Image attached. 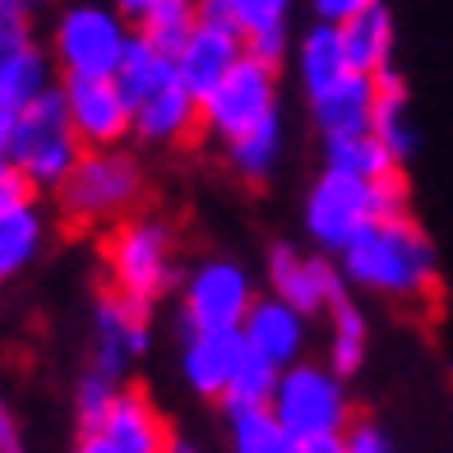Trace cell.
<instances>
[{
  "mask_svg": "<svg viewBox=\"0 0 453 453\" xmlns=\"http://www.w3.org/2000/svg\"><path fill=\"white\" fill-rule=\"evenodd\" d=\"M338 259H342L338 264L342 278L370 296H388L407 305L440 301V255L430 245L426 226L411 213L370 222Z\"/></svg>",
  "mask_w": 453,
  "mask_h": 453,
  "instance_id": "obj_1",
  "label": "cell"
},
{
  "mask_svg": "<svg viewBox=\"0 0 453 453\" xmlns=\"http://www.w3.org/2000/svg\"><path fill=\"white\" fill-rule=\"evenodd\" d=\"M403 213H411L403 167L380 180H357L324 167L319 180L311 185V195H305V232L324 255H342L370 222L403 218Z\"/></svg>",
  "mask_w": 453,
  "mask_h": 453,
  "instance_id": "obj_2",
  "label": "cell"
},
{
  "mask_svg": "<svg viewBox=\"0 0 453 453\" xmlns=\"http://www.w3.org/2000/svg\"><path fill=\"white\" fill-rule=\"evenodd\" d=\"M102 264H107L111 292L130 296L139 305H157L180 282L176 259V232L162 218H120L107 226L102 241Z\"/></svg>",
  "mask_w": 453,
  "mask_h": 453,
  "instance_id": "obj_3",
  "label": "cell"
},
{
  "mask_svg": "<svg viewBox=\"0 0 453 453\" xmlns=\"http://www.w3.org/2000/svg\"><path fill=\"white\" fill-rule=\"evenodd\" d=\"M143 199V172L126 149H84L74 172L56 185L60 218L70 226H111Z\"/></svg>",
  "mask_w": 453,
  "mask_h": 453,
  "instance_id": "obj_4",
  "label": "cell"
},
{
  "mask_svg": "<svg viewBox=\"0 0 453 453\" xmlns=\"http://www.w3.org/2000/svg\"><path fill=\"white\" fill-rule=\"evenodd\" d=\"M273 417L292 430L296 444H315V440H342V430L352 426V394L347 380L334 365L319 361H296L278 375L273 388Z\"/></svg>",
  "mask_w": 453,
  "mask_h": 453,
  "instance_id": "obj_5",
  "label": "cell"
},
{
  "mask_svg": "<svg viewBox=\"0 0 453 453\" xmlns=\"http://www.w3.org/2000/svg\"><path fill=\"white\" fill-rule=\"evenodd\" d=\"M5 157L28 176L33 190H56V185L74 172V162L84 157V139L70 126L60 88H47L33 107L19 111V126H14Z\"/></svg>",
  "mask_w": 453,
  "mask_h": 453,
  "instance_id": "obj_6",
  "label": "cell"
},
{
  "mask_svg": "<svg viewBox=\"0 0 453 453\" xmlns=\"http://www.w3.org/2000/svg\"><path fill=\"white\" fill-rule=\"evenodd\" d=\"M130 37H134V24L116 5L84 0V5L60 10L51 28V60L65 79H102V74H116Z\"/></svg>",
  "mask_w": 453,
  "mask_h": 453,
  "instance_id": "obj_7",
  "label": "cell"
},
{
  "mask_svg": "<svg viewBox=\"0 0 453 453\" xmlns=\"http://www.w3.org/2000/svg\"><path fill=\"white\" fill-rule=\"evenodd\" d=\"M282 111L278 102V70L264 65L255 56H241V65L222 79V84L199 102V126L203 139L213 143H232L250 126H259L264 116Z\"/></svg>",
  "mask_w": 453,
  "mask_h": 453,
  "instance_id": "obj_8",
  "label": "cell"
},
{
  "mask_svg": "<svg viewBox=\"0 0 453 453\" xmlns=\"http://www.w3.org/2000/svg\"><path fill=\"white\" fill-rule=\"evenodd\" d=\"M255 305L250 273L232 259H209L185 273L180 287V334H222L241 328Z\"/></svg>",
  "mask_w": 453,
  "mask_h": 453,
  "instance_id": "obj_9",
  "label": "cell"
},
{
  "mask_svg": "<svg viewBox=\"0 0 453 453\" xmlns=\"http://www.w3.org/2000/svg\"><path fill=\"white\" fill-rule=\"evenodd\" d=\"M70 126L84 139V149H120L134 134V107L126 102L111 74L102 79H65L60 84Z\"/></svg>",
  "mask_w": 453,
  "mask_h": 453,
  "instance_id": "obj_10",
  "label": "cell"
},
{
  "mask_svg": "<svg viewBox=\"0 0 453 453\" xmlns=\"http://www.w3.org/2000/svg\"><path fill=\"white\" fill-rule=\"evenodd\" d=\"M269 282L273 296H282L287 305H296L305 319L328 315V305L347 296V278L324 250L305 255L296 245H273L269 250Z\"/></svg>",
  "mask_w": 453,
  "mask_h": 453,
  "instance_id": "obj_11",
  "label": "cell"
},
{
  "mask_svg": "<svg viewBox=\"0 0 453 453\" xmlns=\"http://www.w3.org/2000/svg\"><path fill=\"white\" fill-rule=\"evenodd\" d=\"M149 315H153V305H139V301L107 287L97 296V311H93V365L116 375V380H126V370L149 347Z\"/></svg>",
  "mask_w": 453,
  "mask_h": 453,
  "instance_id": "obj_12",
  "label": "cell"
},
{
  "mask_svg": "<svg viewBox=\"0 0 453 453\" xmlns=\"http://www.w3.org/2000/svg\"><path fill=\"white\" fill-rule=\"evenodd\" d=\"M241 56H245V37L241 33L218 28V24H203V19H199L172 60H176V79L203 102L226 74L241 65Z\"/></svg>",
  "mask_w": 453,
  "mask_h": 453,
  "instance_id": "obj_13",
  "label": "cell"
},
{
  "mask_svg": "<svg viewBox=\"0 0 453 453\" xmlns=\"http://www.w3.org/2000/svg\"><path fill=\"white\" fill-rule=\"evenodd\" d=\"M305 328H311V319L296 305H287L282 296H255L250 315L241 324V338L250 352L269 357L278 370H287L305 357Z\"/></svg>",
  "mask_w": 453,
  "mask_h": 453,
  "instance_id": "obj_14",
  "label": "cell"
},
{
  "mask_svg": "<svg viewBox=\"0 0 453 453\" xmlns=\"http://www.w3.org/2000/svg\"><path fill=\"white\" fill-rule=\"evenodd\" d=\"M134 139L143 143H190V139H203V126H199V97L180 84V79H167L162 88H153L143 102H134Z\"/></svg>",
  "mask_w": 453,
  "mask_h": 453,
  "instance_id": "obj_15",
  "label": "cell"
},
{
  "mask_svg": "<svg viewBox=\"0 0 453 453\" xmlns=\"http://www.w3.org/2000/svg\"><path fill=\"white\" fill-rule=\"evenodd\" d=\"M93 430H102L120 453H167V444H172V430H167V421H162V411L134 384L120 388L111 411Z\"/></svg>",
  "mask_w": 453,
  "mask_h": 453,
  "instance_id": "obj_16",
  "label": "cell"
},
{
  "mask_svg": "<svg viewBox=\"0 0 453 453\" xmlns=\"http://www.w3.org/2000/svg\"><path fill=\"white\" fill-rule=\"evenodd\" d=\"M305 102H311V120H315L319 139H324V134H357V130H370V116H375V74L347 70L338 84L311 93Z\"/></svg>",
  "mask_w": 453,
  "mask_h": 453,
  "instance_id": "obj_17",
  "label": "cell"
},
{
  "mask_svg": "<svg viewBox=\"0 0 453 453\" xmlns=\"http://www.w3.org/2000/svg\"><path fill=\"white\" fill-rule=\"evenodd\" d=\"M245 352V338L241 328H222V334H185L180 347V370H185V384L195 388L199 398H222L226 380Z\"/></svg>",
  "mask_w": 453,
  "mask_h": 453,
  "instance_id": "obj_18",
  "label": "cell"
},
{
  "mask_svg": "<svg viewBox=\"0 0 453 453\" xmlns=\"http://www.w3.org/2000/svg\"><path fill=\"white\" fill-rule=\"evenodd\" d=\"M342 33V51H347V65L357 74H384L394 70V51H398V28H394V10L375 0L370 10H361L357 19L338 24Z\"/></svg>",
  "mask_w": 453,
  "mask_h": 453,
  "instance_id": "obj_19",
  "label": "cell"
},
{
  "mask_svg": "<svg viewBox=\"0 0 453 453\" xmlns=\"http://www.w3.org/2000/svg\"><path fill=\"white\" fill-rule=\"evenodd\" d=\"M370 130L384 139V149L398 157V167H407V157L417 153V126H411V93H407V79L398 70H384L375 74V116H370Z\"/></svg>",
  "mask_w": 453,
  "mask_h": 453,
  "instance_id": "obj_20",
  "label": "cell"
},
{
  "mask_svg": "<svg viewBox=\"0 0 453 453\" xmlns=\"http://www.w3.org/2000/svg\"><path fill=\"white\" fill-rule=\"evenodd\" d=\"M42 236H47V222H42L37 199L5 203V209H0V287H5L10 278H19L37 259Z\"/></svg>",
  "mask_w": 453,
  "mask_h": 453,
  "instance_id": "obj_21",
  "label": "cell"
},
{
  "mask_svg": "<svg viewBox=\"0 0 453 453\" xmlns=\"http://www.w3.org/2000/svg\"><path fill=\"white\" fill-rule=\"evenodd\" d=\"M292 56H296V79H301L305 97L328 88V84H338V79L352 70L347 65V51H342L338 24H319V19L301 33V42L292 47Z\"/></svg>",
  "mask_w": 453,
  "mask_h": 453,
  "instance_id": "obj_22",
  "label": "cell"
},
{
  "mask_svg": "<svg viewBox=\"0 0 453 453\" xmlns=\"http://www.w3.org/2000/svg\"><path fill=\"white\" fill-rule=\"evenodd\" d=\"M47 88H56V84H51V56L42 47L24 42V47L0 56V107L5 111L19 116L24 107H33Z\"/></svg>",
  "mask_w": 453,
  "mask_h": 453,
  "instance_id": "obj_23",
  "label": "cell"
},
{
  "mask_svg": "<svg viewBox=\"0 0 453 453\" xmlns=\"http://www.w3.org/2000/svg\"><path fill=\"white\" fill-rule=\"evenodd\" d=\"M222 157H226V167H232L241 180L264 185V180L273 176L278 157H282V111L264 116L259 126H250L245 134H236L232 143H222Z\"/></svg>",
  "mask_w": 453,
  "mask_h": 453,
  "instance_id": "obj_24",
  "label": "cell"
},
{
  "mask_svg": "<svg viewBox=\"0 0 453 453\" xmlns=\"http://www.w3.org/2000/svg\"><path fill=\"white\" fill-rule=\"evenodd\" d=\"M324 167L357 180H380L398 172V157L384 149L375 130H357V134H324Z\"/></svg>",
  "mask_w": 453,
  "mask_h": 453,
  "instance_id": "obj_25",
  "label": "cell"
},
{
  "mask_svg": "<svg viewBox=\"0 0 453 453\" xmlns=\"http://www.w3.org/2000/svg\"><path fill=\"white\" fill-rule=\"evenodd\" d=\"M195 14L203 24L255 37V33H269V28H287L292 0H195Z\"/></svg>",
  "mask_w": 453,
  "mask_h": 453,
  "instance_id": "obj_26",
  "label": "cell"
},
{
  "mask_svg": "<svg viewBox=\"0 0 453 453\" xmlns=\"http://www.w3.org/2000/svg\"><path fill=\"white\" fill-rule=\"evenodd\" d=\"M116 84H120V93H126V102L134 107V102H143L153 88H162L167 79H176V60L162 51V47H153L149 37H143L139 28H134V37H130V47H126V56H120V65H116Z\"/></svg>",
  "mask_w": 453,
  "mask_h": 453,
  "instance_id": "obj_27",
  "label": "cell"
},
{
  "mask_svg": "<svg viewBox=\"0 0 453 453\" xmlns=\"http://www.w3.org/2000/svg\"><path fill=\"white\" fill-rule=\"evenodd\" d=\"M365 352H370V324L361 315V305H352L347 296L334 301L328 305V365L342 380H352L365 361Z\"/></svg>",
  "mask_w": 453,
  "mask_h": 453,
  "instance_id": "obj_28",
  "label": "cell"
},
{
  "mask_svg": "<svg viewBox=\"0 0 453 453\" xmlns=\"http://www.w3.org/2000/svg\"><path fill=\"white\" fill-rule=\"evenodd\" d=\"M278 375L282 370L269 361V357H259V352H250L245 347L241 352V361H236V370H232V380H226V388H222V411L232 417V411H250V407H269L273 403V388H278Z\"/></svg>",
  "mask_w": 453,
  "mask_h": 453,
  "instance_id": "obj_29",
  "label": "cell"
},
{
  "mask_svg": "<svg viewBox=\"0 0 453 453\" xmlns=\"http://www.w3.org/2000/svg\"><path fill=\"white\" fill-rule=\"evenodd\" d=\"M232 453H301L273 407H250V411H232Z\"/></svg>",
  "mask_w": 453,
  "mask_h": 453,
  "instance_id": "obj_30",
  "label": "cell"
},
{
  "mask_svg": "<svg viewBox=\"0 0 453 453\" xmlns=\"http://www.w3.org/2000/svg\"><path fill=\"white\" fill-rule=\"evenodd\" d=\"M199 24V14H195V0H162L157 10H149L139 19V33L149 37L153 47H162L167 56H176L180 51V42L190 37V28Z\"/></svg>",
  "mask_w": 453,
  "mask_h": 453,
  "instance_id": "obj_31",
  "label": "cell"
},
{
  "mask_svg": "<svg viewBox=\"0 0 453 453\" xmlns=\"http://www.w3.org/2000/svg\"><path fill=\"white\" fill-rule=\"evenodd\" d=\"M120 388H126V384H120L116 375H107V370L88 365V375L79 380V394H74V407H79V430H93L102 417H107Z\"/></svg>",
  "mask_w": 453,
  "mask_h": 453,
  "instance_id": "obj_32",
  "label": "cell"
},
{
  "mask_svg": "<svg viewBox=\"0 0 453 453\" xmlns=\"http://www.w3.org/2000/svg\"><path fill=\"white\" fill-rule=\"evenodd\" d=\"M28 24H33V10L24 5V0H0V56L33 42Z\"/></svg>",
  "mask_w": 453,
  "mask_h": 453,
  "instance_id": "obj_33",
  "label": "cell"
},
{
  "mask_svg": "<svg viewBox=\"0 0 453 453\" xmlns=\"http://www.w3.org/2000/svg\"><path fill=\"white\" fill-rule=\"evenodd\" d=\"M342 453H398V449L384 435V426L365 421V417H352V426L342 430Z\"/></svg>",
  "mask_w": 453,
  "mask_h": 453,
  "instance_id": "obj_34",
  "label": "cell"
},
{
  "mask_svg": "<svg viewBox=\"0 0 453 453\" xmlns=\"http://www.w3.org/2000/svg\"><path fill=\"white\" fill-rule=\"evenodd\" d=\"M24 199H37V190L28 185V176L0 153V209H5V203H24Z\"/></svg>",
  "mask_w": 453,
  "mask_h": 453,
  "instance_id": "obj_35",
  "label": "cell"
},
{
  "mask_svg": "<svg viewBox=\"0 0 453 453\" xmlns=\"http://www.w3.org/2000/svg\"><path fill=\"white\" fill-rule=\"evenodd\" d=\"M370 5H375V0H311V10H315L319 24H347V19H357Z\"/></svg>",
  "mask_w": 453,
  "mask_h": 453,
  "instance_id": "obj_36",
  "label": "cell"
},
{
  "mask_svg": "<svg viewBox=\"0 0 453 453\" xmlns=\"http://www.w3.org/2000/svg\"><path fill=\"white\" fill-rule=\"evenodd\" d=\"M0 453H24V440H19V421H14V411H10L5 398H0Z\"/></svg>",
  "mask_w": 453,
  "mask_h": 453,
  "instance_id": "obj_37",
  "label": "cell"
},
{
  "mask_svg": "<svg viewBox=\"0 0 453 453\" xmlns=\"http://www.w3.org/2000/svg\"><path fill=\"white\" fill-rule=\"evenodd\" d=\"M74 453H120L102 430H79V444H74Z\"/></svg>",
  "mask_w": 453,
  "mask_h": 453,
  "instance_id": "obj_38",
  "label": "cell"
},
{
  "mask_svg": "<svg viewBox=\"0 0 453 453\" xmlns=\"http://www.w3.org/2000/svg\"><path fill=\"white\" fill-rule=\"evenodd\" d=\"M111 5H116L120 14H126V19H130V24H139V19H143V14H149V10H157V5H162V0H111Z\"/></svg>",
  "mask_w": 453,
  "mask_h": 453,
  "instance_id": "obj_39",
  "label": "cell"
},
{
  "mask_svg": "<svg viewBox=\"0 0 453 453\" xmlns=\"http://www.w3.org/2000/svg\"><path fill=\"white\" fill-rule=\"evenodd\" d=\"M14 126H19V116H14V111H5V107H0V153L10 149V139H14Z\"/></svg>",
  "mask_w": 453,
  "mask_h": 453,
  "instance_id": "obj_40",
  "label": "cell"
},
{
  "mask_svg": "<svg viewBox=\"0 0 453 453\" xmlns=\"http://www.w3.org/2000/svg\"><path fill=\"white\" fill-rule=\"evenodd\" d=\"M167 453H199V449H195V444H185V440H176V435H172V444H167Z\"/></svg>",
  "mask_w": 453,
  "mask_h": 453,
  "instance_id": "obj_41",
  "label": "cell"
},
{
  "mask_svg": "<svg viewBox=\"0 0 453 453\" xmlns=\"http://www.w3.org/2000/svg\"><path fill=\"white\" fill-rule=\"evenodd\" d=\"M24 5H28V10H37V5H42V0H24Z\"/></svg>",
  "mask_w": 453,
  "mask_h": 453,
  "instance_id": "obj_42",
  "label": "cell"
}]
</instances>
